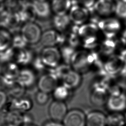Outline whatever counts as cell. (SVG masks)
<instances>
[{"mask_svg": "<svg viewBox=\"0 0 126 126\" xmlns=\"http://www.w3.org/2000/svg\"><path fill=\"white\" fill-rule=\"evenodd\" d=\"M105 105L111 112L122 113L126 109V94L123 91L110 94Z\"/></svg>", "mask_w": 126, "mask_h": 126, "instance_id": "8992f818", "label": "cell"}, {"mask_svg": "<svg viewBox=\"0 0 126 126\" xmlns=\"http://www.w3.org/2000/svg\"><path fill=\"white\" fill-rule=\"evenodd\" d=\"M120 39L122 43L125 47H126V29L124 31L122 32L121 34Z\"/></svg>", "mask_w": 126, "mask_h": 126, "instance_id": "f6af8a7d", "label": "cell"}, {"mask_svg": "<svg viewBox=\"0 0 126 126\" xmlns=\"http://www.w3.org/2000/svg\"><path fill=\"white\" fill-rule=\"evenodd\" d=\"M88 53L89 51L85 50L75 51L70 63L72 68L80 73L87 71L91 66L88 60Z\"/></svg>", "mask_w": 126, "mask_h": 126, "instance_id": "277c9868", "label": "cell"}, {"mask_svg": "<svg viewBox=\"0 0 126 126\" xmlns=\"http://www.w3.org/2000/svg\"><path fill=\"white\" fill-rule=\"evenodd\" d=\"M109 94L102 81L96 83L92 91L91 95L92 102L96 106H100L105 105Z\"/></svg>", "mask_w": 126, "mask_h": 126, "instance_id": "7c38bea8", "label": "cell"}, {"mask_svg": "<svg viewBox=\"0 0 126 126\" xmlns=\"http://www.w3.org/2000/svg\"><path fill=\"white\" fill-rule=\"evenodd\" d=\"M70 90L63 84L58 85L52 92L53 97L55 100L65 101L69 98Z\"/></svg>", "mask_w": 126, "mask_h": 126, "instance_id": "f1b7e54d", "label": "cell"}, {"mask_svg": "<svg viewBox=\"0 0 126 126\" xmlns=\"http://www.w3.org/2000/svg\"><path fill=\"white\" fill-rule=\"evenodd\" d=\"M99 52L103 56L109 57L114 54L117 47V43L114 38L105 37L99 44Z\"/></svg>", "mask_w": 126, "mask_h": 126, "instance_id": "ffe728a7", "label": "cell"}, {"mask_svg": "<svg viewBox=\"0 0 126 126\" xmlns=\"http://www.w3.org/2000/svg\"><path fill=\"white\" fill-rule=\"evenodd\" d=\"M24 2L23 0H4L6 10L11 13H19L23 8Z\"/></svg>", "mask_w": 126, "mask_h": 126, "instance_id": "f546056e", "label": "cell"}, {"mask_svg": "<svg viewBox=\"0 0 126 126\" xmlns=\"http://www.w3.org/2000/svg\"><path fill=\"white\" fill-rule=\"evenodd\" d=\"M95 1L96 0H75L77 3L88 9L90 11L93 10Z\"/></svg>", "mask_w": 126, "mask_h": 126, "instance_id": "f35d334b", "label": "cell"}, {"mask_svg": "<svg viewBox=\"0 0 126 126\" xmlns=\"http://www.w3.org/2000/svg\"><path fill=\"white\" fill-rule=\"evenodd\" d=\"M12 35L6 30H0V51H4L11 46Z\"/></svg>", "mask_w": 126, "mask_h": 126, "instance_id": "4dcf8cb0", "label": "cell"}, {"mask_svg": "<svg viewBox=\"0 0 126 126\" xmlns=\"http://www.w3.org/2000/svg\"><path fill=\"white\" fill-rule=\"evenodd\" d=\"M0 26L9 30L17 29L22 23L19 13L4 10L0 13Z\"/></svg>", "mask_w": 126, "mask_h": 126, "instance_id": "8fae6325", "label": "cell"}, {"mask_svg": "<svg viewBox=\"0 0 126 126\" xmlns=\"http://www.w3.org/2000/svg\"><path fill=\"white\" fill-rule=\"evenodd\" d=\"M27 44L26 43L20 33H15L12 36L11 46L16 50L26 47Z\"/></svg>", "mask_w": 126, "mask_h": 126, "instance_id": "8d00e7d4", "label": "cell"}, {"mask_svg": "<svg viewBox=\"0 0 126 126\" xmlns=\"http://www.w3.org/2000/svg\"><path fill=\"white\" fill-rule=\"evenodd\" d=\"M39 56L45 67L51 69L60 64L62 60L60 50L56 46L44 47Z\"/></svg>", "mask_w": 126, "mask_h": 126, "instance_id": "3957f363", "label": "cell"}, {"mask_svg": "<svg viewBox=\"0 0 126 126\" xmlns=\"http://www.w3.org/2000/svg\"><path fill=\"white\" fill-rule=\"evenodd\" d=\"M15 49L12 47H10L8 49L0 51V63H6L11 61L13 58H14Z\"/></svg>", "mask_w": 126, "mask_h": 126, "instance_id": "d590c367", "label": "cell"}, {"mask_svg": "<svg viewBox=\"0 0 126 126\" xmlns=\"http://www.w3.org/2000/svg\"><path fill=\"white\" fill-rule=\"evenodd\" d=\"M23 113L15 110H9L5 114L6 123L12 124L17 126L25 124L26 115H24Z\"/></svg>", "mask_w": 126, "mask_h": 126, "instance_id": "d4e9b609", "label": "cell"}, {"mask_svg": "<svg viewBox=\"0 0 126 126\" xmlns=\"http://www.w3.org/2000/svg\"><path fill=\"white\" fill-rule=\"evenodd\" d=\"M7 102V95L4 91L0 90V110L3 108Z\"/></svg>", "mask_w": 126, "mask_h": 126, "instance_id": "b9f144b4", "label": "cell"}, {"mask_svg": "<svg viewBox=\"0 0 126 126\" xmlns=\"http://www.w3.org/2000/svg\"><path fill=\"white\" fill-rule=\"evenodd\" d=\"M78 27L74 25L67 37L68 45L75 49L81 44V38L77 33Z\"/></svg>", "mask_w": 126, "mask_h": 126, "instance_id": "1f68e13d", "label": "cell"}, {"mask_svg": "<svg viewBox=\"0 0 126 126\" xmlns=\"http://www.w3.org/2000/svg\"><path fill=\"white\" fill-rule=\"evenodd\" d=\"M61 79L62 84L70 90H73L81 84L82 77L80 73L71 68L63 76Z\"/></svg>", "mask_w": 126, "mask_h": 126, "instance_id": "2e32d148", "label": "cell"}, {"mask_svg": "<svg viewBox=\"0 0 126 126\" xmlns=\"http://www.w3.org/2000/svg\"><path fill=\"white\" fill-rule=\"evenodd\" d=\"M124 117H125V126H126V112L124 114Z\"/></svg>", "mask_w": 126, "mask_h": 126, "instance_id": "681fc988", "label": "cell"}, {"mask_svg": "<svg viewBox=\"0 0 126 126\" xmlns=\"http://www.w3.org/2000/svg\"><path fill=\"white\" fill-rule=\"evenodd\" d=\"M36 81V76L33 71L28 68L20 70L16 83L24 88L32 87Z\"/></svg>", "mask_w": 126, "mask_h": 126, "instance_id": "9a60e30c", "label": "cell"}, {"mask_svg": "<svg viewBox=\"0 0 126 126\" xmlns=\"http://www.w3.org/2000/svg\"><path fill=\"white\" fill-rule=\"evenodd\" d=\"M116 2L115 0H96L92 10L102 18L111 16L114 14Z\"/></svg>", "mask_w": 126, "mask_h": 126, "instance_id": "30bf717a", "label": "cell"}, {"mask_svg": "<svg viewBox=\"0 0 126 126\" xmlns=\"http://www.w3.org/2000/svg\"><path fill=\"white\" fill-rule=\"evenodd\" d=\"M122 0V1H124V2H126V0Z\"/></svg>", "mask_w": 126, "mask_h": 126, "instance_id": "f907efd6", "label": "cell"}, {"mask_svg": "<svg viewBox=\"0 0 126 126\" xmlns=\"http://www.w3.org/2000/svg\"><path fill=\"white\" fill-rule=\"evenodd\" d=\"M5 8L4 0H0V13L4 10Z\"/></svg>", "mask_w": 126, "mask_h": 126, "instance_id": "bcb514c9", "label": "cell"}, {"mask_svg": "<svg viewBox=\"0 0 126 126\" xmlns=\"http://www.w3.org/2000/svg\"><path fill=\"white\" fill-rule=\"evenodd\" d=\"M22 22H34L37 17L32 2H25L22 11L19 13Z\"/></svg>", "mask_w": 126, "mask_h": 126, "instance_id": "cb8c5ba5", "label": "cell"}, {"mask_svg": "<svg viewBox=\"0 0 126 126\" xmlns=\"http://www.w3.org/2000/svg\"><path fill=\"white\" fill-rule=\"evenodd\" d=\"M67 108L64 101L55 100L49 106V115L52 120L61 122L67 112Z\"/></svg>", "mask_w": 126, "mask_h": 126, "instance_id": "4fadbf2b", "label": "cell"}, {"mask_svg": "<svg viewBox=\"0 0 126 126\" xmlns=\"http://www.w3.org/2000/svg\"><path fill=\"white\" fill-rule=\"evenodd\" d=\"M71 21L67 14L55 15L53 18V26L60 32L67 29Z\"/></svg>", "mask_w": 126, "mask_h": 126, "instance_id": "484cf974", "label": "cell"}, {"mask_svg": "<svg viewBox=\"0 0 126 126\" xmlns=\"http://www.w3.org/2000/svg\"><path fill=\"white\" fill-rule=\"evenodd\" d=\"M114 14L120 19H126V2L117 0L116 2Z\"/></svg>", "mask_w": 126, "mask_h": 126, "instance_id": "e575fe53", "label": "cell"}, {"mask_svg": "<svg viewBox=\"0 0 126 126\" xmlns=\"http://www.w3.org/2000/svg\"><path fill=\"white\" fill-rule=\"evenodd\" d=\"M32 2L37 17L41 19H46L50 17L52 11L51 5L46 0H32Z\"/></svg>", "mask_w": 126, "mask_h": 126, "instance_id": "e0dca14e", "label": "cell"}, {"mask_svg": "<svg viewBox=\"0 0 126 126\" xmlns=\"http://www.w3.org/2000/svg\"><path fill=\"white\" fill-rule=\"evenodd\" d=\"M99 30L96 23L92 21L86 22L77 28V33L82 38L93 35H97Z\"/></svg>", "mask_w": 126, "mask_h": 126, "instance_id": "d6986e66", "label": "cell"}, {"mask_svg": "<svg viewBox=\"0 0 126 126\" xmlns=\"http://www.w3.org/2000/svg\"><path fill=\"white\" fill-rule=\"evenodd\" d=\"M82 39L83 46L88 50H93L99 44L98 35L84 37Z\"/></svg>", "mask_w": 126, "mask_h": 126, "instance_id": "d6a6232c", "label": "cell"}, {"mask_svg": "<svg viewBox=\"0 0 126 126\" xmlns=\"http://www.w3.org/2000/svg\"><path fill=\"white\" fill-rule=\"evenodd\" d=\"M75 49L67 45L62 46L60 50L62 59H63L65 63L70 65L71 57L75 51Z\"/></svg>", "mask_w": 126, "mask_h": 126, "instance_id": "836d02e7", "label": "cell"}, {"mask_svg": "<svg viewBox=\"0 0 126 126\" xmlns=\"http://www.w3.org/2000/svg\"><path fill=\"white\" fill-rule=\"evenodd\" d=\"M57 78L51 72L41 75L37 80V87L39 91L48 94L52 93L58 85Z\"/></svg>", "mask_w": 126, "mask_h": 126, "instance_id": "5bb4252c", "label": "cell"}, {"mask_svg": "<svg viewBox=\"0 0 126 126\" xmlns=\"http://www.w3.org/2000/svg\"><path fill=\"white\" fill-rule=\"evenodd\" d=\"M13 84H11L3 74H0V90L4 91V90L9 88Z\"/></svg>", "mask_w": 126, "mask_h": 126, "instance_id": "60d3db41", "label": "cell"}, {"mask_svg": "<svg viewBox=\"0 0 126 126\" xmlns=\"http://www.w3.org/2000/svg\"><path fill=\"white\" fill-rule=\"evenodd\" d=\"M125 64L118 54H113L108 57L103 63V70L107 75L117 76L122 71Z\"/></svg>", "mask_w": 126, "mask_h": 126, "instance_id": "5b68a950", "label": "cell"}, {"mask_svg": "<svg viewBox=\"0 0 126 126\" xmlns=\"http://www.w3.org/2000/svg\"><path fill=\"white\" fill-rule=\"evenodd\" d=\"M65 39V37L60 32L53 29H48L42 32L40 42L44 47L56 46L63 44Z\"/></svg>", "mask_w": 126, "mask_h": 126, "instance_id": "ba28073f", "label": "cell"}, {"mask_svg": "<svg viewBox=\"0 0 126 126\" xmlns=\"http://www.w3.org/2000/svg\"><path fill=\"white\" fill-rule=\"evenodd\" d=\"M12 101L10 110H15L24 113L30 110L32 107L31 101L29 99L22 97L14 98Z\"/></svg>", "mask_w": 126, "mask_h": 126, "instance_id": "4316f807", "label": "cell"}, {"mask_svg": "<svg viewBox=\"0 0 126 126\" xmlns=\"http://www.w3.org/2000/svg\"><path fill=\"white\" fill-rule=\"evenodd\" d=\"M20 33L27 45H35L40 42L42 32L38 24L28 22L24 23L21 27Z\"/></svg>", "mask_w": 126, "mask_h": 126, "instance_id": "7a4b0ae2", "label": "cell"}, {"mask_svg": "<svg viewBox=\"0 0 126 126\" xmlns=\"http://www.w3.org/2000/svg\"><path fill=\"white\" fill-rule=\"evenodd\" d=\"M86 115L78 109H72L67 112L62 121L64 126H86Z\"/></svg>", "mask_w": 126, "mask_h": 126, "instance_id": "9c48e42d", "label": "cell"}, {"mask_svg": "<svg viewBox=\"0 0 126 126\" xmlns=\"http://www.w3.org/2000/svg\"><path fill=\"white\" fill-rule=\"evenodd\" d=\"M50 5L55 15H61L67 14L72 3L71 0H52Z\"/></svg>", "mask_w": 126, "mask_h": 126, "instance_id": "603a6c76", "label": "cell"}, {"mask_svg": "<svg viewBox=\"0 0 126 126\" xmlns=\"http://www.w3.org/2000/svg\"><path fill=\"white\" fill-rule=\"evenodd\" d=\"M14 58L17 63L26 65L32 62L34 57L32 51L25 47L17 50L15 53Z\"/></svg>", "mask_w": 126, "mask_h": 126, "instance_id": "7402d4cb", "label": "cell"}, {"mask_svg": "<svg viewBox=\"0 0 126 126\" xmlns=\"http://www.w3.org/2000/svg\"><path fill=\"white\" fill-rule=\"evenodd\" d=\"M86 126H106V116L99 111H93L86 115Z\"/></svg>", "mask_w": 126, "mask_h": 126, "instance_id": "ac0fdd59", "label": "cell"}, {"mask_svg": "<svg viewBox=\"0 0 126 126\" xmlns=\"http://www.w3.org/2000/svg\"><path fill=\"white\" fill-rule=\"evenodd\" d=\"M32 63L34 68L38 71L43 70L46 67L42 63L39 56L34 57Z\"/></svg>", "mask_w": 126, "mask_h": 126, "instance_id": "ab89813d", "label": "cell"}, {"mask_svg": "<svg viewBox=\"0 0 126 126\" xmlns=\"http://www.w3.org/2000/svg\"><path fill=\"white\" fill-rule=\"evenodd\" d=\"M2 126H17L15 125L12 124L8 123H5V124L4 125H3Z\"/></svg>", "mask_w": 126, "mask_h": 126, "instance_id": "7dc6e473", "label": "cell"}, {"mask_svg": "<svg viewBox=\"0 0 126 126\" xmlns=\"http://www.w3.org/2000/svg\"><path fill=\"white\" fill-rule=\"evenodd\" d=\"M21 126H36L35 125H33L32 123H29V124H24L22 125Z\"/></svg>", "mask_w": 126, "mask_h": 126, "instance_id": "c3c4849f", "label": "cell"}, {"mask_svg": "<svg viewBox=\"0 0 126 126\" xmlns=\"http://www.w3.org/2000/svg\"><path fill=\"white\" fill-rule=\"evenodd\" d=\"M35 99L38 104L43 105L46 104L49 99V94L39 91L35 94Z\"/></svg>", "mask_w": 126, "mask_h": 126, "instance_id": "74e56055", "label": "cell"}, {"mask_svg": "<svg viewBox=\"0 0 126 126\" xmlns=\"http://www.w3.org/2000/svg\"><path fill=\"white\" fill-rule=\"evenodd\" d=\"M117 17L112 16L102 18L96 23L99 30L105 37L114 38L122 29V23Z\"/></svg>", "mask_w": 126, "mask_h": 126, "instance_id": "6da1fadb", "label": "cell"}, {"mask_svg": "<svg viewBox=\"0 0 126 126\" xmlns=\"http://www.w3.org/2000/svg\"><path fill=\"white\" fill-rule=\"evenodd\" d=\"M106 126H125L124 114L121 112H111L106 116Z\"/></svg>", "mask_w": 126, "mask_h": 126, "instance_id": "83f0119b", "label": "cell"}, {"mask_svg": "<svg viewBox=\"0 0 126 126\" xmlns=\"http://www.w3.org/2000/svg\"><path fill=\"white\" fill-rule=\"evenodd\" d=\"M90 12L88 9L76 3L72 5L68 15L71 22L73 23L74 25L79 26L88 20Z\"/></svg>", "mask_w": 126, "mask_h": 126, "instance_id": "52a82bcc", "label": "cell"}, {"mask_svg": "<svg viewBox=\"0 0 126 126\" xmlns=\"http://www.w3.org/2000/svg\"><path fill=\"white\" fill-rule=\"evenodd\" d=\"M43 126H64L61 122L52 120L45 123Z\"/></svg>", "mask_w": 126, "mask_h": 126, "instance_id": "7bdbcfd3", "label": "cell"}, {"mask_svg": "<svg viewBox=\"0 0 126 126\" xmlns=\"http://www.w3.org/2000/svg\"><path fill=\"white\" fill-rule=\"evenodd\" d=\"M118 54L126 64V47L125 48L121 50Z\"/></svg>", "mask_w": 126, "mask_h": 126, "instance_id": "ee69618b", "label": "cell"}, {"mask_svg": "<svg viewBox=\"0 0 126 126\" xmlns=\"http://www.w3.org/2000/svg\"><path fill=\"white\" fill-rule=\"evenodd\" d=\"M3 66L2 68V74L11 83H16V80L20 71L18 65L16 63L10 62Z\"/></svg>", "mask_w": 126, "mask_h": 126, "instance_id": "44dd1931", "label": "cell"}]
</instances>
